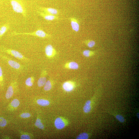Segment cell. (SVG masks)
<instances>
[{
    "label": "cell",
    "instance_id": "cell-1",
    "mask_svg": "<svg viewBox=\"0 0 139 139\" xmlns=\"http://www.w3.org/2000/svg\"><path fill=\"white\" fill-rule=\"evenodd\" d=\"M10 1L14 12L21 14L24 17H26L27 10L24 0H10Z\"/></svg>",
    "mask_w": 139,
    "mask_h": 139
},
{
    "label": "cell",
    "instance_id": "cell-2",
    "mask_svg": "<svg viewBox=\"0 0 139 139\" xmlns=\"http://www.w3.org/2000/svg\"><path fill=\"white\" fill-rule=\"evenodd\" d=\"M13 35H26L33 36L39 37L42 38H49L51 37V35L46 33L42 30L40 29L33 32L26 33H18L14 32L12 33Z\"/></svg>",
    "mask_w": 139,
    "mask_h": 139
},
{
    "label": "cell",
    "instance_id": "cell-3",
    "mask_svg": "<svg viewBox=\"0 0 139 139\" xmlns=\"http://www.w3.org/2000/svg\"><path fill=\"white\" fill-rule=\"evenodd\" d=\"M7 53L18 60L25 62H28L30 60L27 58L20 52L15 50L7 49L6 50Z\"/></svg>",
    "mask_w": 139,
    "mask_h": 139
},
{
    "label": "cell",
    "instance_id": "cell-4",
    "mask_svg": "<svg viewBox=\"0 0 139 139\" xmlns=\"http://www.w3.org/2000/svg\"><path fill=\"white\" fill-rule=\"evenodd\" d=\"M45 52L46 56L49 58L54 57L56 54V50L51 44H48L46 46L45 48Z\"/></svg>",
    "mask_w": 139,
    "mask_h": 139
},
{
    "label": "cell",
    "instance_id": "cell-5",
    "mask_svg": "<svg viewBox=\"0 0 139 139\" xmlns=\"http://www.w3.org/2000/svg\"><path fill=\"white\" fill-rule=\"evenodd\" d=\"M6 59L9 65L12 68L17 71L21 70L23 68V66L15 60L8 58Z\"/></svg>",
    "mask_w": 139,
    "mask_h": 139
},
{
    "label": "cell",
    "instance_id": "cell-6",
    "mask_svg": "<svg viewBox=\"0 0 139 139\" xmlns=\"http://www.w3.org/2000/svg\"><path fill=\"white\" fill-rule=\"evenodd\" d=\"M47 75V71L45 70L42 71L37 82V85L39 87L44 86L46 81V76Z\"/></svg>",
    "mask_w": 139,
    "mask_h": 139
},
{
    "label": "cell",
    "instance_id": "cell-7",
    "mask_svg": "<svg viewBox=\"0 0 139 139\" xmlns=\"http://www.w3.org/2000/svg\"><path fill=\"white\" fill-rule=\"evenodd\" d=\"M71 24L73 31L78 32L80 30V25L78 20L75 18L71 17L69 18Z\"/></svg>",
    "mask_w": 139,
    "mask_h": 139
},
{
    "label": "cell",
    "instance_id": "cell-8",
    "mask_svg": "<svg viewBox=\"0 0 139 139\" xmlns=\"http://www.w3.org/2000/svg\"><path fill=\"white\" fill-rule=\"evenodd\" d=\"M37 12L39 15L46 20L51 21L58 20L59 19V17L56 15H51L43 12L38 11Z\"/></svg>",
    "mask_w": 139,
    "mask_h": 139
},
{
    "label": "cell",
    "instance_id": "cell-9",
    "mask_svg": "<svg viewBox=\"0 0 139 139\" xmlns=\"http://www.w3.org/2000/svg\"><path fill=\"white\" fill-rule=\"evenodd\" d=\"M39 9L43 12L53 15H58L59 13L58 10L54 8L40 7Z\"/></svg>",
    "mask_w": 139,
    "mask_h": 139
},
{
    "label": "cell",
    "instance_id": "cell-10",
    "mask_svg": "<svg viewBox=\"0 0 139 139\" xmlns=\"http://www.w3.org/2000/svg\"><path fill=\"white\" fill-rule=\"evenodd\" d=\"M16 84V82L12 83L8 88L6 95V97L7 99H9L12 97L14 93V87Z\"/></svg>",
    "mask_w": 139,
    "mask_h": 139
},
{
    "label": "cell",
    "instance_id": "cell-11",
    "mask_svg": "<svg viewBox=\"0 0 139 139\" xmlns=\"http://www.w3.org/2000/svg\"><path fill=\"white\" fill-rule=\"evenodd\" d=\"M74 87V84L71 81H66L64 83L63 85L64 90L67 92L72 91L73 90Z\"/></svg>",
    "mask_w": 139,
    "mask_h": 139
},
{
    "label": "cell",
    "instance_id": "cell-12",
    "mask_svg": "<svg viewBox=\"0 0 139 139\" xmlns=\"http://www.w3.org/2000/svg\"><path fill=\"white\" fill-rule=\"evenodd\" d=\"M56 127L58 129H61L66 126L65 123L62 118L58 117L56 119L54 123Z\"/></svg>",
    "mask_w": 139,
    "mask_h": 139
},
{
    "label": "cell",
    "instance_id": "cell-13",
    "mask_svg": "<svg viewBox=\"0 0 139 139\" xmlns=\"http://www.w3.org/2000/svg\"><path fill=\"white\" fill-rule=\"evenodd\" d=\"M64 67L65 68L71 70H77L79 68V65L76 62L74 61L66 63Z\"/></svg>",
    "mask_w": 139,
    "mask_h": 139
},
{
    "label": "cell",
    "instance_id": "cell-14",
    "mask_svg": "<svg viewBox=\"0 0 139 139\" xmlns=\"http://www.w3.org/2000/svg\"><path fill=\"white\" fill-rule=\"evenodd\" d=\"M91 109V101L90 100L87 101L84 106V111L85 113L90 112Z\"/></svg>",
    "mask_w": 139,
    "mask_h": 139
},
{
    "label": "cell",
    "instance_id": "cell-15",
    "mask_svg": "<svg viewBox=\"0 0 139 139\" xmlns=\"http://www.w3.org/2000/svg\"><path fill=\"white\" fill-rule=\"evenodd\" d=\"M9 26L8 24H5L0 28V37H1L9 29Z\"/></svg>",
    "mask_w": 139,
    "mask_h": 139
},
{
    "label": "cell",
    "instance_id": "cell-16",
    "mask_svg": "<svg viewBox=\"0 0 139 139\" xmlns=\"http://www.w3.org/2000/svg\"><path fill=\"white\" fill-rule=\"evenodd\" d=\"M35 80V78L33 76L28 77L26 80L25 84L27 86L30 87L33 86Z\"/></svg>",
    "mask_w": 139,
    "mask_h": 139
},
{
    "label": "cell",
    "instance_id": "cell-17",
    "mask_svg": "<svg viewBox=\"0 0 139 139\" xmlns=\"http://www.w3.org/2000/svg\"><path fill=\"white\" fill-rule=\"evenodd\" d=\"M37 102L39 105L43 106H48L50 104V102L49 101L42 99H38Z\"/></svg>",
    "mask_w": 139,
    "mask_h": 139
},
{
    "label": "cell",
    "instance_id": "cell-18",
    "mask_svg": "<svg viewBox=\"0 0 139 139\" xmlns=\"http://www.w3.org/2000/svg\"><path fill=\"white\" fill-rule=\"evenodd\" d=\"M52 83L51 81L48 80L46 81L44 87V90L46 91L50 90L52 87Z\"/></svg>",
    "mask_w": 139,
    "mask_h": 139
},
{
    "label": "cell",
    "instance_id": "cell-19",
    "mask_svg": "<svg viewBox=\"0 0 139 139\" xmlns=\"http://www.w3.org/2000/svg\"><path fill=\"white\" fill-rule=\"evenodd\" d=\"M83 54L86 57H90L95 54V52L89 50H85L83 52Z\"/></svg>",
    "mask_w": 139,
    "mask_h": 139
},
{
    "label": "cell",
    "instance_id": "cell-20",
    "mask_svg": "<svg viewBox=\"0 0 139 139\" xmlns=\"http://www.w3.org/2000/svg\"><path fill=\"white\" fill-rule=\"evenodd\" d=\"M85 43L88 47L90 48H93L96 44L95 42L92 40H88L84 42Z\"/></svg>",
    "mask_w": 139,
    "mask_h": 139
},
{
    "label": "cell",
    "instance_id": "cell-21",
    "mask_svg": "<svg viewBox=\"0 0 139 139\" xmlns=\"http://www.w3.org/2000/svg\"><path fill=\"white\" fill-rule=\"evenodd\" d=\"M35 125L40 129H43L44 128L43 124L41 122V119L39 118L37 119L35 123Z\"/></svg>",
    "mask_w": 139,
    "mask_h": 139
},
{
    "label": "cell",
    "instance_id": "cell-22",
    "mask_svg": "<svg viewBox=\"0 0 139 139\" xmlns=\"http://www.w3.org/2000/svg\"><path fill=\"white\" fill-rule=\"evenodd\" d=\"M89 138V135L86 133H83L80 134L77 137L78 139H87Z\"/></svg>",
    "mask_w": 139,
    "mask_h": 139
},
{
    "label": "cell",
    "instance_id": "cell-23",
    "mask_svg": "<svg viewBox=\"0 0 139 139\" xmlns=\"http://www.w3.org/2000/svg\"><path fill=\"white\" fill-rule=\"evenodd\" d=\"M20 104L19 101L17 99L13 100L11 103V105L14 108L17 107Z\"/></svg>",
    "mask_w": 139,
    "mask_h": 139
},
{
    "label": "cell",
    "instance_id": "cell-24",
    "mask_svg": "<svg viewBox=\"0 0 139 139\" xmlns=\"http://www.w3.org/2000/svg\"><path fill=\"white\" fill-rule=\"evenodd\" d=\"M6 120L3 117H0V126L1 127H5L7 124Z\"/></svg>",
    "mask_w": 139,
    "mask_h": 139
},
{
    "label": "cell",
    "instance_id": "cell-25",
    "mask_svg": "<svg viewBox=\"0 0 139 139\" xmlns=\"http://www.w3.org/2000/svg\"><path fill=\"white\" fill-rule=\"evenodd\" d=\"M116 119L121 123H123L125 121V119L124 117L120 115H117L116 116Z\"/></svg>",
    "mask_w": 139,
    "mask_h": 139
},
{
    "label": "cell",
    "instance_id": "cell-26",
    "mask_svg": "<svg viewBox=\"0 0 139 139\" xmlns=\"http://www.w3.org/2000/svg\"><path fill=\"white\" fill-rule=\"evenodd\" d=\"M20 116L23 118H29L31 116V115L29 113H24L21 114Z\"/></svg>",
    "mask_w": 139,
    "mask_h": 139
},
{
    "label": "cell",
    "instance_id": "cell-27",
    "mask_svg": "<svg viewBox=\"0 0 139 139\" xmlns=\"http://www.w3.org/2000/svg\"><path fill=\"white\" fill-rule=\"evenodd\" d=\"M20 139H29L30 137L29 135L26 134H24L21 135Z\"/></svg>",
    "mask_w": 139,
    "mask_h": 139
},
{
    "label": "cell",
    "instance_id": "cell-28",
    "mask_svg": "<svg viewBox=\"0 0 139 139\" xmlns=\"http://www.w3.org/2000/svg\"><path fill=\"white\" fill-rule=\"evenodd\" d=\"M3 72L1 67L0 66V82H2L3 80Z\"/></svg>",
    "mask_w": 139,
    "mask_h": 139
},
{
    "label": "cell",
    "instance_id": "cell-29",
    "mask_svg": "<svg viewBox=\"0 0 139 139\" xmlns=\"http://www.w3.org/2000/svg\"><path fill=\"white\" fill-rule=\"evenodd\" d=\"M137 117L138 118H139V113H138L137 115Z\"/></svg>",
    "mask_w": 139,
    "mask_h": 139
}]
</instances>
